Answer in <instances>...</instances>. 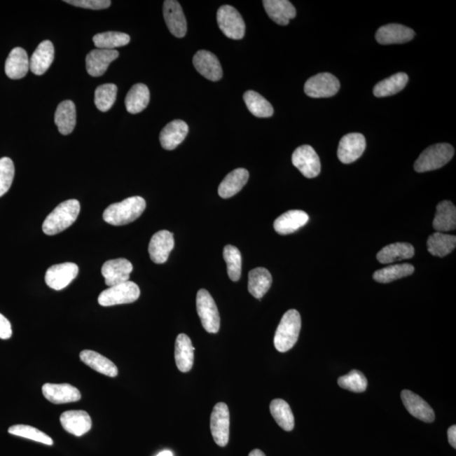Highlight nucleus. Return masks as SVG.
<instances>
[{
  "label": "nucleus",
  "instance_id": "nucleus-49",
  "mask_svg": "<svg viewBox=\"0 0 456 456\" xmlns=\"http://www.w3.org/2000/svg\"><path fill=\"white\" fill-rule=\"evenodd\" d=\"M249 456H266L264 453V452L261 451V450H254L251 452H250Z\"/></svg>",
  "mask_w": 456,
  "mask_h": 456
},
{
  "label": "nucleus",
  "instance_id": "nucleus-39",
  "mask_svg": "<svg viewBox=\"0 0 456 456\" xmlns=\"http://www.w3.org/2000/svg\"><path fill=\"white\" fill-rule=\"evenodd\" d=\"M93 43L98 49L115 50V48L126 46L130 42V36L124 32H106L93 36Z\"/></svg>",
  "mask_w": 456,
  "mask_h": 456
},
{
  "label": "nucleus",
  "instance_id": "nucleus-48",
  "mask_svg": "<svg viewBox=\"0 0 456 456\" xmlns=\"http://www.w3.org/2000/svg\"><path fill=\"white\" fill-rule=\"evenodd\" d=\"M448 439L450 445L455 449L456 448V426H451L449 429H448Z\"/></svg>",
  "mask_w": 456,
  "mask_h": 456
},
{
  "label": "nucleus",
  "instance_id": "nucleus-27",
  "mask_svg": "<svg viewBox=\"0 0 456 456\" xmlns=\"http://www.w3.org/2000/svg\"><path fill=\"white\" fill-rule=\"evenodd\" d=\"M195 347L190 338L186 334H179L175 343V361L179 371L188 373L194 364Z\"/></svg>",
  "mask_w": 456,
  "mask_h": 456
},
{
  "label": "nucleus",
  "instance_id": "nucleus-46",
  "mask_svg": "<svg viewBox=\"0 0 456 456\" xmlns=\"http://www.w3.org/2000/svg\"><path fill=\"white\" fill-rule=\"evenodd\" d=\"M69 5L90 10H104L111 6L110 0H67Z\"/></svg>",
  "mask_w": 456,
  "mask_h": 456
},
{
  "label": "nucleus",
  "instance_id": "nucleus-8",
  "mask_svg": "<svg viewBox=\"0 0 456 456\" xmlns=\"http://www.w3.org/2000/svg\"><path fill=\"white\" fill-rule=\"evenodd\" d=\"M340 89V82L330 73H320L310 78L304 85V92L313 98L335 96Z\"/></svg>",
  "mask_w": 456,
  "mask_h": 456
},
{
  "label": "nucleus",
  "instance_id": "nucleus-33",
  "mask_svg": "<svg viewBox=\"0 0 456 456\" xmlns=\"http://www.w3.org/2000/svg\"><path fill=\"white\" fill-rule=\"evenodd\" d=\"M271 284H272V277L268 270L258 267L250 270L248 289L253 297L261 299L269 291Z\"/></svg>",
  "mask_w": 456,
  "mask_h": 456
},
{
  "label": "nucleus",
  "instance_id": "nucleus-14",
  "mask_svg": "<svg viewBox=\"0 0 456 456\" xmlns=\"http://www.w3.org/2000/svg\"><path fill=\"white\" fill-rule=\"evenodd\" d=\"M133 265L126 258H116L106 261L102 267V274L106 286H113L128 282Z\"/></svg>",
  "mask_w": 456,
  "mask_h": 456
},
{
  "label": "nucleus",
  "instance_id": "nucleus-16",
  "mask_svg": "<svg viewBox=\"0 0 456 456\" xmlns=\"http://www.w3.org/2000/svg\"><path fill=\"white\" fill-rule=\"evenodd\" d=\"M43 394L53 404L72 403L81 400L80 390L69 384H50L43 385Z\"/></svg>",
  "mask_w": 456,
  "mask_h": 456
},
{
  "label": "nucleus",
  "instance_id": "nucleus-42",
  "mask_svg": "<svg viewBox=\"0 0 456 456\" xmlns=\"http://www.w3.org/2000/svg\"><path fill=\"white\" fill-rule=\"evenodd\" d=\"M223 258L227 263L228 274L233 282H237L242 273V256L238 249L233 245H227L223 250Z\"/></svg>",
  "mask_w": 456,
  "mask_h": 456
},
{
  "label": "nucleus",
  "instance_id": "nucleus-17",
  "mask_svg": "<svg viewBox=\"0 0 456 456\" xmlns=\"http://www.w3.org/2000/svg\"><path fill=\"white\" fill-rule=\"evenodd\" d=\"M193 64L201 76L212 81H219L223 77V69L215 55L207 50H200L193 57Z\"/></svg>",
  "mask_w": 456,
  "mask_h": 456
},
{
  "label": "nucleus",
  "instance_id": "nucleus-15",
  "mask_svg": "<svg viewBox=\"0 0 456 456\" xmlns=\"http://www.w3.org/2000/svg\"><path fill=\"white\" fill-rule=\"evenodd\" d=\"M174 234L167 230H162L152 236L149 244L151 260L156 264H163L167 261L174 248Z\"/></svg>",
  "mask_w": 456,
  "mask_h": 456
},
{
  "label": "nucleus",
  "instance_id": "nucleus-36",
  "mask_svg": "<svg viewBox=\"0 0 456 456\" xmlns=\"http://www.w3.org/2000/svg\"><path fill=\"white\" fill-rule=\"evenodd\" d=\"M408 76L406 73H397L384 81L379 82L373 88V94L377 97L394 95L406 88Z\"/></svg>",
  "mask_w": 456,
  "mask_h": 456
},
{
  "label": "nucleus",
  "instance_id": "nucleus-25",
  "mask_svg": "<svg viewBox=\"0 0 456 456\" xmlns=\"http://www.w3.org/2000/svg\"><path fill=\"white\" fill-rule=\"evenodd\" d=\"M55 59V48L49 40L39 45L30 60L31 71L36 76H42L51 67Z\"/></svg>",
  "mask_w": 456,
  "mask_h": 456
},
{
  "label": "nucleus",
  "instance_id": "nucleus-4",
  "mask_svg": "<svg viewBox=\"0 0 456 456\" xmlns=\"http://www.w3.org/2000/svg\"><path fill=\"white\" fill-rule=\"evenodd\" d=\"M455 150L450 144L442 143L431 146L423 151L414 164L417 172H425L438 170L446 165L454 157Z\"/></svg>",
  "mask_w": 456,
  "mask_h": 456
},
{
  "label": "nucleus",
  "instance_id": "nucleus-11",
  "mask_svg": "<svg viewBox=\"0 0 456 456\" xmlns=\"http://www.w3.org/2000/svg\"><path fill=\"white\" fill-rule=\"evenodd\" d=\"M211 431L216 445L225 447L229 442L230 413L228 406L219 402L213 408L211 416Z\"/></svg>",
  "mask_w": 456,
  "mask_h": 456
},
{
  "label": "nucleus",
  "instance_id": "nucleus-26",
  "mask_svg": "<svg viewBox=\"0 0 456 456\" xmlns=\"http://www.w3.org/2000/svg\"><path fill=\"white\" fill-rule=\"evenodd\" d=\"M6 73L13 80L22 79L30 69V60L25 49L15 48L10 53L6 62Z\"/></svg>",
  "mask_w": 456,
  "mask_h": 456
},
{
  "label": "nucleus",
  "instance_id": "nucleus-30",
  "mask_svg": "<svg viewBox=\"0 0 456 456\" xmlns=\"http://www.w3.org/2000/svg\"><path fill=\"white\" fill-rule=\"evenodd\" d=\"M55 122L61 134L67 135L73 132L76 125V109L72 101H64L57 106Z\"/></svg>",
  "mask_w": 456,
  "mask_h": 456
},
{
  "label": "nucleus",
  "instance_id": "nucleus-13",
  "mask_svg": "<svg viewBox=\"0 0 456 456\" xmlns=\"http://www.w3.org/2000/svg\"><path fill=\"white\" fill-rule=\"evenodd\" d=\"M163 16L171 34L182 39L186 35L187 22L182 7L176 0H166L163 4Z\"/></svg>",
  "mask_w": 456,
  "mask_h": 456
},
{
  "label": "nucleus",
  "instance_id": "nucleus-29",
  "mask_svg": "<svg viewBox=\"0 0 456 456\" xmlns=\"http://www.w3.org/2000/svg\"><path fill=\"white\" fill-rule=\"evenodd\" d=\"M456 227V208L450 200H443L437 205V212L433 221L435 231H453Z\"/></svg>",
  "mask_w": 456,
  "mask_h": 456
},
{
  "label": "nucleus",
  "instance_id": "nucleus-6",
  "mask_svg": "<svg viewBox=\"0 0 456 456\" xmlns=\"http://www.w3.org/2000/svg\"><path fill=\"white\" fill-rule=\"evenodd\" d=\"M196 308L205 330L212 334L219 332L221 323L219 309L208 291L200 289L198 291Z\"/></svg>",
  "mask_w": 456,
  "mask_h": 456
},
{
  "label": "nucleus",
  "instance_id": "nucleus-41",
  "mask_svg": "<svg viewBox=\"0 0 456 456\" xmlns=\"http://www.w3.org/2000/svg\"><path fill=\"white\" fill-rule=\"evenodd\" d=\"M118 88L114 84L98 86L95 92V105L101 112H108L116 101Z\"/></svg>",
  "mask_w": 456,
  "mask_h": 456
},
{
  "label": "nucleus",
  "instance_id": "nucleus-50",
  "mask_svg": "<svg viewBox=\"0 0 456 456\" xmlns=\"http://www.w3.org/2000/svg\"><path fill=\"white\" fill-rule=\"evenodd\" d=\"M157 456H174V455H172V452L170 450H164L161 452V453H159Z\"/></svg>",
  "mask_w": 456,
  "mask_h": 456
},
{
  "label": "nucleus",
  "instance_id": "nucleus-31",
  "mask_svg": "<svg viewBox=\"0 0 456 456\" xmlns=\"http://www.w3.org/2000/svg\"><path fill=\"white\" fill-rule=\"evenodd\" d=\"M80 359L85 365L102 375L112 378L118 375V371L116 365L100 353L84 350L80 353Z\"/></svg>",
  "mask_w": 456,
  "mask_h": 456
},
{
  "label": "nucleus",
  "instance_id": "nucleus-20",
  "mask_svg": "<svg viewBox=\"0 0 456 456\" xmlns=\"http://www.w3.org/2000/svg\"><path fill=\"white\" fill-rule=\"evenodd\" d=\"M415 36L413 29L400 24H389L376 32L377 42L382 45L400 44L410 42Z\"/></svg>",
  "mask_w": 456,
  "mask_h": 456
},
{
  "label": "nucleus",
  "instance_id": "nucleus-38",
  "mask_svg": "<svg viewBox=\"0 0 456 456\" xmlns=\"http://www.w3.org/2000/svg\"><path fill=\"white\" fill-rule=\"evenodd\" d=\"M244 100L249 112L257 118H270L274 113L273 106L270 102L254 90H248L244 95Z\"/></svg>",
  "mask_w": 456,
  "mask_h": 456
},
{
  "label": "nucleus",
  "instance_id": "nucleus-37",
  "mask_svg": "<svg viewBox=\"0 0 456 456\" xmlns=\"http://www.w3.org/2000/svg\"><path fill=\"white\" fill-rule=\"evenodd\" d=\"M270 410L275 421L283 430L290 432L294 429L293 413L286 401L282 399L273 400L270 402Z\"/></svg>",
  "mask_w": 456,
  "mask_h": 456
},
{
  "label": "nucleus",
  "instance_id": "nucleus-1",
  "mask_svg": "<svg viewBox=\"0 0 456 456\" xmlns=\"http://www.w3.org/2000/svg\"><path fill=\"white\" fill-rule=\"evenodd\" d=\"M146 207V200L142 197H130L121 202L109 205L104 212V219L113 226L127 225L138 219Z\"/></svg>",
  "mask_w": 456,
  "mask_h": 456
},
{
  "label": "nucleus",
  "instance_id": "nucleus-5",
  "mask_svg": "<svg viewBox=\"0 0 456 456\" xmlns=\"http://www.w3.org/2000/svg\"><path fill=\"white\" fill-rule=\"evenodd\" d=\"M141 295V290L133 282H125L120 284L109 286L98 297L101 306L109 307L119 304L131 303L137 301Z\"/></svg>",
  "mask_w": 456,
  "mask_h": 456
},
{
  "label": "nucleus",
  "instance_id": "nucleus-7",
  "mask_svg": "<svg viewBox=\"0 0 456 456\" xmlns=\"http://www.w3.org/2000/svg\"><path fill=\"white\" fill-rule=\"evenodd\" d=\"M217 24L228 39L240 40L245 34V22L240 12L231 6H223L217 11Z\"/></svg>",
  "mask_w": 456,
  "mask_h": 456
},
{
  "label": "nucleus",
  "instance_id": "nucleus-10",
  "mask_svg": "<svg viewBox=\"0 0 456 456\" xmlns=\"http://www.w3.org/2000/svg\"><path fill=\"white\" fill-rule=\"evenodd\" d=\"M79 273V267L75 263H63L55 265L47 270L45 282L50 289L60 291L67 287L75 280Z\"/></svg>",
  "mask_w": 456,
  "mask_h": 456
},
{
  "label": "nucleus",
  "instance_id": "nucleus-34",
  "mask_svg": "<svg viewBox=\"0 0 456 456\" xmlns=\"http://www.w3.org/2000/svg\"><path fill=\"white\" fill-rule=\"evenodd\" d=\"M150 102V90L146 85L139 83L131 88L125 97V106L130 113L137 114L147 108Z\"/></svg>",
  "mask_w": 456,
  "mask_h": 456
},
{
  "label": "nucleus",
  "instance_id": "nucleus-32",
  "mask_svg": "<svg viewBox=\"0 0 456 456\" xmlns=\"http://www.w3.org/2000/svg\"><path fill=\"white\" fill-rule=\"evenodd\" d=\"M415 250L412 244L408 242H396L382 249L377 254V260L381 264H392L394 262L413 258Z\"/></svg>",
  "mask_w": 456,
  "mask_h": 456
},
{
  "label": "nucleus",
  "instance_id": "nucleus-22",
  "mask_svg": "<svg viewBox=\"0 0 456 456\" xmlns=\"http://www.w3.org/2000/svg\"><path fill=\"white\" fill-rule=\"evenodd\" d=\"M188 133V126L186 122L176 119L167 124L160 134V142L164 149L174 150L184 141Z\"/></svg>",
  "mask_w": 456,
  "mask_h": 456
},
{
  "label": "nucleus",
  "instance_id": "nucleus-45",
  "mask_svg": "<svg viewBox=\"0 0 456 456\" xmlns=\"http://www.w3.org/2000/svg\"><path fill=\"white\" fill-rule=\"evenodd\" d=\"M15 176V166L9 158L0 159V197L9 191Z\"/></svg>",
  "mask_w": 456,
  "mask_h": 456
},
{
  "label": "nucleus",
  "instance_id": "nucleus-47",
  "mask_svg": "<svg viewBox=\"0 0 456 456\" xmlns=\"http://www.w3.org/2000/svg\"><path fill=\"white\" fill-rule=\"evenodd\" d=\"M12 336L11 324L5 316L0 314V339H10Z\"/></svg>",
  "mask_w": 456,
  "mask_h": 456
},
{
  "label": "nucleus",
  "instance_id": "nucleus-3",
  "mask_svg": "<svg viewBox=\"0 0 456 456\" xmlns=\"http://www.w3.org/2000/svg\"><path fill=\"white\" fill-rule=\"evenodd\" d=\"M301 326V316L297 310H290L282 316L274 338L275 347L278 352H286L294 347Z\"/></svg>",
  "mask_w": 456,
  "mask_h": 456
},
{
  "label": "nucleus",
  "instance_id": "nucleus-2",
  "mask_svg": "<svg viewBox=\"0 0 456 456\" xmlns=\"http://www.w3.org/2000/svg\"><path fill=\"white\" fill-rule=\"evenodd\" d=\"M81 212V205L77 200H68L57 205L49 214L43 224V231L48 236L56 235L71 227Z\"/></svg>",
  "mask_w": 456,
  "mask_h": 456
},
{
  "label": "nucleus",
  "instance_id": "nucleus-9",
  "mask_svg": "<svg viewBox=\"0 0 456 456\" xmlns=\"http://www.w3.org/2000/svg\"><path fill=\"white\" fill-rule=\"evenodd\" d=\"M291 162L294 167H297L308 179L315 178L322 171L319 156L310 146L304 145L298 147L293 152Z\"/></svg>",
  "mask_w": 456,
  "mask_h": 456
},
{
  "label": "nucleus",
  "instance_id": "nucleus-35",
  "mask_svg": "<svg viewBox=\"0 0 456 456\" xmlns=\"http://www.w3.org/2000/svg\"><path fill=\"white\" fill-rule=\"evenodd\" d=\"M427 246L432 256L445 257L455 249L456 237L437 232L429 236Z\"/></svg>",
  "mask_w": 456,
  "mask_h": 456
},
{
  "label": "nucleus",
  "instance_id": "nucleus-40",
  "mask_svg": "<svg viewBox=\"0 0 456 456\" xmlns=\"http://www.w3.org/2000/svg\"><path fill=\"white\" fill-rule=\"evenodd\" d=\"M414 272V266L410 264H400L385 267L375 271L373 280L379 283H389L398 279L410 276Z\"/></svg>",
  "mask_w": 456,
  "mask_h": 456
},
{
  "label": "nucleus",
  "instance_id": "nucleus-21",
  "mask_svg": "<svg viewBox=\"0 0 456 456\" xmlns=\"http://www.w3.org/2000/svg\"><path fill=\"white\" fill-rule=\"evenodd\" d=\"M401 396L405 408L413 417L425 422L434 421V410L422 397L408 389H404Z\"/></svg>",
  "mask_w": 456,
  "mask_h": 456
},
{
  "label": "nucleus",
  "instance_id": "nucleus-23",
  "mask_svg": "<svg viewBox=\"0 0 456 456\" xmlns=\"http://www.w3.org/2000/svg\"><path fill=\"white\" fill-rule=\"evenodd\" d=\"M263 6L269 18L280 26L289 25L297 14L293 4L287 0H264Z\"/></svg>",
  "mask_w": 456,
  "mask_h": 456
},
{
  "label": "nucleus",
  "instance_id": "nucleus-43",
  "mask_svg": "<svg viewBox=\"0 0 456 456\" xmlns=\"http://www.w3.org/2000/svg\"><path fill=\"white\" fill-rule=\"evenodd\" d=\"M8 431L11 434L15 435V436L31 439V441L44 443V445H53V439L48 435L34 428V427L23 424L14 425L11 427Z\"/></svg>",
  "mask_w": 456,
  "mask_h": 456
},
{
  "label": "nucleus",
  "instance_id": "nucleus-28",
  "mask_svg": "<svg viewBox=\"0 0 456 456\" xmlns=\"http://www.w3.org/2000/svg\"><path fill=\"white\" fill-rule=\"evenodd\" d=\"M249 178L248 170L245 168H237L230 172L219 188V194L223 199L231 198L237 194L247 184Z\"/></svg>",
  "mask_w": 456,
  "mask_h": 456
},
{
  "label": "nucleus",
  "instance_id": "nucleus-19",
  "mask_svg": "<svg viewBox=\"0 0 456 456\" xmlns=\"http://www.w3.org/2000/svg\"><path fill=\"white\" fill-rule=\"evenodd\" d=\"M119 53L117 50H106V49H94L85 57V67L89 75L92 77H99L108 69L109 64L117 60Z\"/></svg>",
  "mask_w": 456,
  "mask_h": 456
},
{
  "label": "nucleus",
  "instance_id": "nucleus-12",
  "mask_svg": "<svg viewBox=\"0 0 456 456\" xmlns=\"http://www.w3.org/2000/svg\"><path fill=\"white\" fill-rule=\"evenodd\" d=\"M366 149V139L364 134L351 133L340 139L338 151V157L345 164L352 163L361 158Z\"/></svg>",
  "mask_w": 456,
  "mask_h": 456
},
{
  "label": "nucleus",
  "instance_id": "nucleus-18",
  "mask_svg": "<svg viewBox=\"0 0 456 456\" xmlns=\"http://www.w3.org/2000/svg\"><path fill=\"white\" fill-rule=\"evenodd\" d=\"M60 422L67 432L81 437L92 427V418L85 410H67L60 416Z\"/></svg>",
  "mask_w": 456,
  "mask_h": 456
},
{
  "label": "nucleus",
  "instance_id": "nucleus-24",
  "mask_svg": "<svg viewBox=\"0 0 456 456\" xmlns=\"http://www.w3.org/2000/svg\"><path fill=\"white\" fill-rule=\"evenodd\" d=\"M309 220L310 216L306 212L299 211V209H293V211L285 212L275 221L274 229L281 235H287V234L298 231V229L305 226Z\"/></svg>",
  "mask_w": 456,
  "mask_h": 456
},
{
  "label": "nucleus",
  "instance_id": "nucleus-44",
  "mask_svg": "<svg viewBox=\"0 0 456 456\" xmlns=\"http://www.w3.org/2000/svg\"><path fill=\"white\" fill-rule=\"evenodd\" d=\"M338 382L340 387L355 393L364 392L368 386L366 377L359 371H352L347 375L340 377Z\"/></svg>",
  "mask_w": 456,
  "mask_h": 456
}]
</instances>
